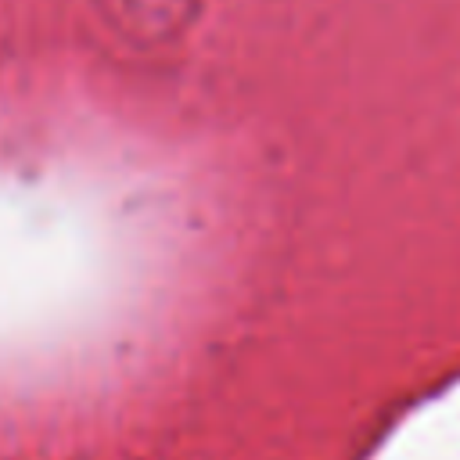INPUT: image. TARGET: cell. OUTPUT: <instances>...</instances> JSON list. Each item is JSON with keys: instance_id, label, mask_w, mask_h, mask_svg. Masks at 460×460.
Returning <instances> with one entry per match:
<instances>
[]
</instances>
